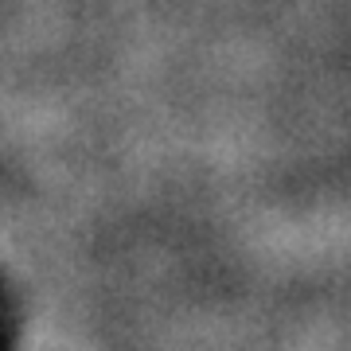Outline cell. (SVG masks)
I'll return each instance as SVG.
<instances>
[]
</instances>
